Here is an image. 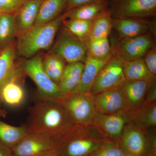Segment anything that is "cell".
<instances>
[{"instance_id": "32", "label": "cell", "mask_w": 156, "mask_h": 156, "mask_svg": "<svg viewBox=\"0 0 156 156\" xmlns=\"http://www.w3.org/2000/svg\"><path fill=\"white\" fill-rule=\"evenodd\" d=\"M28 0H0V13L12 14L17 12Z\"/></svg>"}, {"instance_id": "38", "label": "cell", "mask_w": 156, "mask_h": 156, "mask_svg": "<svg viewBox=\"0 0 156 156\" xmlns=\"http://www.w3.org/2000/svg\"><path fill=\"white\" fill-rule=\"evenodd\" d=\"M98 1H103V2H106V1H107V0H98Z\"/></svg>"}, {"instance_id": "39", "label": "cell", "mask_w": 156, "mask_h": 156, "mask_svg": "<svg viewBox=\"0 0 156 156\" xmlns=\"http://www.w3.org/2000/svg\"><path fill=\"white\" fill-rule=\"evenodd\" d=\"M1 50H0V52H1Z\"/></svg>"}, {"instance_id": "5", "label": "cell", "mask_w": 156, "mask_h": 156, "mask_svg": "<svg viewBox=\"0 0 156 156\" xmlns=\"http://www.w3.org/2000/svg\"><path fill=\"white\" fill-rule=\"evenodd\" d=\"M58 99L76 126L93 125L97 112L91 92L71 93Z\"/></svg>"}, {"instance_id": "29", "label": "cell", "mask_w": 156, "mask_h": 156, "mask_svg": "<svg viewBox=\"0 0 156 156\" xmlns=\"http://www.w3.org/2000/svg\"><path fill=\"white\" fill-rule=\"evenodd\" d=\"M65 62L60 56L53 53H50L43 59V67L45 72L58 85L66 66Z\"/></svg>"}, {"instance_id": "23", "label": "cell", "mask_w": 156, "mask_h": 156, "mask_svg": "<svg viewBox=\"0 0 156 156\" xmlns=\"http://www.w3.org/2000/svg\"><path fill=\"white\" fill-rule=\"evenodd\" d=\"M121 62L126 80H155L148 70L143 58L129 61L121 60Z\"/></svg>"}, {"instance_id": "34", "label": "cell", "mask_w": 156, "mask_h": 156, "mask_svg": "<svg viewBox=\"0 0 156 156\" xmlns=\"http://www.w3.org/2000/svg\"><path fill=\"white\" fill-rule=\"evenodd\" d=\"M98 1V0H68L66 9L67 11L86 4Z\"/></svg>"}, {"instance_id": "25", "label": "cell", "mask_w": 156, "mask_h": 156, "mask_svg": "<svg viewBox=\"0 0 156 156\" xmlns=\"http://www.w3.org/2000/svg\"><path fill=\"white\" fill-rule=\"evenodd\" d=\"M112 18L109 11H105L92 22L90 35L88 40L108 38L113 28Z\"/></svg>"}, {"instance_id": "24", "label": "cell", "mask_w": 156, "mask_h": 156, "mask_svg": "<svg viewBox=\"0 0 156 156\" xmlns=\"http://www.w3.org/2000/svg\"><path fill=\"white\" fill-rule=\"evenodd\" d=\"M28 133L26 126H11L0 120V142L11 149Z\"/></svg>"}, {"instance_id": "18", "label": "cell", "mask_w": 156, "mask_h": 156, "mask_svg": "<svg viewBox=\"0 0 156 156\" xmlns=\"http://www.w3.org/2000/svg\"><path fill=\"white\" fill-rule=\"evenodd\" d=\"M129 122L148 129L156 126V101H144L128 112Z\"/></svg>"}, {"instance_id": "3", "label": "cell", "mask_w": 156, "mask_h": 156, "mask_svg": "<svg viewBox=\"0 0 156 156\" xmlns=\"http://www.w3.org/2000/svg\"><path fill=\"white\" fill-rule=\"evenodd\" d=\"M66 19L65 13L47 24L34 25L20 34L17 44L19 55L30 58L40 51L50 48L53 44L57 31Z\"/></svg>"}, {"instance_id": "11", "label": "cell", "mask_w": 156, "mask_h": 156, "mask_svg": "<svg viewBox=\"0 0 156 156\" xmlns=\"http://www.w3.org/2000/svg\"><path fill=\"white\" fill-rule=\"evenodd\" d=\"M56 149L55 140L37 132H28L11 149L14 156H39Z\"/></svg>"}, {"instance_id": "35", "label": "cell", "mask_w": 156, "mask_h": 156, "mask_svg": "<svg viewBox=\"0 0 156 156\" xmlns=\"http://www.w3.org/2000/svg\"><path fill=\"white\" fill-rule=\"evenodd\" d=\"M144 101L151 102L156 101V87L154 81L151 84L147 93Z\"/></svg>"}, {"instance_id": "22", "label": "cell", "mask_w": 156, "mask_h": 156, "mask_svg": "<svg viewBox=\"0 0 156 156\" xmlns=\"http://www.w3.org/2000/svg\"><path fill=\"white\" fill-rule=\"evenodd\" d=\"M106 2L96 1L78 7L66 13V19L93 20L105 12Z\"/></svg>"}, {"instance_id": "20", "label": "cell", "mask_w": 156, "mask_h": 156, "mask_svg": "<svg viewBox=\"0 0 156 156\" xmlns=\"http://www.w3.org/2000/svg\"><path fill=\"white\" fill-rule=\"evenodd\" d=\"M43 0H28L17 11L15 17L20 34L34 25Z\"/></svg>"}, {"instance_id": "31", "label": "cell", "mask_w": 156, "mask_h": 156, "mask_svg": "<svg viewBox=\"0 0 156 156\" xmlns=\"http://www.w3.org/2000/svg\"><path fill=\"white\" fill-rule=\"evenodd\" d=\"M90 156H128L117 140L108 139Z\"/></svg>"}, {"instance_id": "2", "label": "cell", "mask_w": 156, "mask_h": 156, "mask_svg": "<svg viewBox=\"0 0 156 156\" xmlns=\"http://www.w3.org/2000/svg\"><path fill=\"white\" fill-rule=\"evenodd\" d=\"M94 125L76 126L55 140L62 156H90L106 140Z\"/></svg>"}, {"instance_id": "36", "label": "cell", "mask_w": 156, "mask_h": 156, "mask_svg": "<svg viewBox=\"0 0 156 156\" xmlns=\"http://www.w3.org/2000/svg\"><path fill=\"white\" fill-rule=\"evenodd\" d=\"M0 156H14L11 149L0 142Z\"/></svg>"}, {"instance_id": "9", "label": "cell", "mask_w": 156, "mask_h": 156, "mask_svg": "<svg viewBox=\"0 0 156 156\" xmlns=\"http://www.w3.org/2000/svg\"><path fill=\"white\" fill-rule=\"evenodd\" d=\"M51 53L60 56L68 64L84 62L87 56V49L84 41L65 28Z\"/></svg>"}, {"instance_id": "12", "label": "cell", "mask_w": 156, "mask_h": 156, "mask_svg": "<svg viewBox=\"0 0 156 156\" xmlns=\"http://www.w3.org/2000/svg\"><path fill=\"white\" fill-rule=\"evenodd\" d=\"M23 74L21 69L17 68L11 77L0 84V102L12 108L23 104L26 98L22 82Z\"/></svg>"}, {"instance_id": "27", "label": "cell", "mask_w": 156, "mask_h": 156, "mask_svg": "<svg viewBox=\"0 0 156 156\" xmlns=\"http://www.w3.org/2000/svg\"><path fill=\"white\" fill-rule=\"evenodd\" d=\"M15 52L11 45L3 48L0 52V84L9 79L15 72Z\"/></svg>"}, {"instance_id": "33", "label": "cell", "mask_w": 156, "mask_h": 156, "mask_svg": "<svg viewBox=\"0 0 156 156\" xmlns=\"http://www.w3.org/2000/svg\"><path fill=\"white\" fill-rule=\"evenodd\" d=\"M144 61L151 75L155 79L156 76V48L154 46L143 58Z\"/></svg>"}, {"instance_id": "26", "label": "cell", "mask_w": 156, "mask_h": 156, "mask_svg": "<svg viewBox=\"0 0 156 156\" xmlns=\"http://www.w3.org/2000/svg\"><path fill=\"white\" fill-rule=\"evenodd\" d=\"M17 32L14 14H0V46L5 48L9 46Z\"/></svg>"}, {"instance_id": "10", "label": "cell", "mask_w": 156, "mask_h": 156, "mask_svg": "<svg viewBox=\"0 0 156 156\" xmlns=\"http://www.w3.org/2000/svg\"><path fill=\"white\" fill-rule=\"evenodd\" d=\"M126 80L121 60L112 56L98 73L90 92L95 95L121 87Z\"/></svg>"}, {"instance_id": "21", "label": "cell", "mask_w": 156, "mask_h": 156, "mask_svg": "<svg viewBox=\"0 0 156 156\" xmlns=\"http://www.w3.org/2000/svg\"><path fill=\"white\" fill-rule=\"evenodd\" d=\"M68 0H43L34 25L47 24L60 16L67 7Z\"/></svg>"}, {"instance_id": "40", "label": "cell", "mask_w": 156, "mask_h": 156, "mask_svg": "<svg viewBox=\"0 0 156 156\" xmlns=\"http://www.w3.org/2000/svg\"><path fill=\"white\" fill-rule=\"evenodd\" d=\"M0 14H1V13H0Z\"/></svg>"}, {"instance_id": "7", "label": "cell", "mask_w": 156, "mask_h": 156, "mask_svg": "<svg viewBox=\"0 0 156 156\" xmlns=\"http://www.w3.org/2000/svg\"><path fill=\"white\" fill-rule=\"evenodd\" d=\"M154 39L150 32L126 38H120L115 42L114 48L115 56L122 61H132L143 58L153 47Z\"/></svg>"}, {"instance_id": "16", "label": "cell", "mask_w": 156, "mask_h": 156, "mask_svg": "<svg viewBox=\"0 0 156 156\" xmlns=\"http://www.w3.org/2000/svg\"><path fill=\"white\" fill-rule=\"evenodd\" d=\"M113 28L119 34L120 38L139 36L149 32L151 24L142 19L124 18L112 19Z\"/></svg>"}, {"instance_id": "17", "label": "cell", "mask_w": 156, "mask_h": 156, "mask_svg": "<svg viewBox=\"0 0 156 156\" xmlns=\"http://www.w3.org/2000/svg\"><path fill=\"white\" fill-rule=\"evenodd\" d=\"M109 60H100L87 54L80 83L71 93L90 92L98 73Z\"/></svg>"}, {"instance_id": "14", "label": "cell", "mask_w": 156, "mask_h": 156, "mask_svg": "<svg viewBox=\"0 0 156 156\" xmlns=\"http://www.w3.org/2000/svg\"><path fill=\"white\" fill-rule=\"evenodd\" d=\"M97 113L103 114L127 112L129 110L122 87L114 88L94 95Z\"/></svg>"}, {"instance_id": "13", "label": "cell", "mask_w": 156, "mask_h": 156, "mask_svg": "<svg viewBox=\"0 0 156 156\" xmlns=\"http://www.w3.org/2000/svg\"><path fill=\"white\" fill-rule=\"evenodd\" d=\"M129 122L127 112L109 114L97 113L93 125L107 139L118 141Z\"/></svg>"}, {"instance_id": "37", "label": "cell", "mask_w": 156, "mask_h": 156, "mask_svg": "<svg viewBox=\"0 0 156 156\" xmlns=\"http://www.w3.org/2000/svg\"><path fill=\"white\" fill-rule=\"evenodd\" d=\"M39 156H62L56 149L50 151Z\"/></svg>"}, {"instance_id": "1", "label": "cell", "mask_w": 156, "mask_h": 156, "mask_svg": "<svg viewBox=\"0 0 156 156\" xmlns=\"http://www.w3.org/2000/svg\"><path fill=\"white\" fill-rule=\"evenodd\" d=\"M76 125L58 99L42 98L30 110L28 132H37L54 140L67 134Z\"/></svg>"}, {"instance_id": "28", "label": "cell", "mask_w": 156, "mask_h": 156, "mask_svg": "<svg viewBox=\"0 0 156 156\" xmlns=\"http://www.w3.org/2000/svg\"><path fill=\"white\" fill-rule=\"evenodd\" d=\"M85 42L87 54L89 56L102 60H108L112 57V49L108 38L88 40Z\"/></svg>"}, {"instance_id": "8", "label": "cell", "mask_w": 156, "mask_h": 156, "mask_svg": "<svg viewBox=\"0 0 156 156\" xmlns=\"http://www.w3.org/2000/svg\"><path fill=\"white\" fill-rule=\"evenodd\" d=\"M112 19H144L155 16L156 0H114L109 10Z\"/></svg>"}, {"instance_id": "4", "label": "cell", "mask_w": 156, "mask_h": 156, "mask_svg": "<svg viewBox=\"0 0 156 156\" xmlns=\"http://www.w3.org/2000/svg\"><path fill=\"white\" fill-rule=\"evenodd\" d=\"M128 156H156L155 133L129 122L118 140Z\"/></svg>"}, {"instance_id": "15", "label": "cell", "mask_w": 156, "mask_h": 156, "mask_svg": "<svg viewBox=\"0 0 156 156\" xmlns=\"http://www.w3.org/2000/svg\"><path fill=\"white\" fill-rule=\"evenodd\" d=\"M153 82L144 80H126L122 84L121 87L129 111L144 101L148 90Z\"/></svg>"}, {"instance_id": "6", "label": "cell", "mask_w": 156, "mask_h": 156, "mask_svg": "<svg viewBox=\"0 0 156 156\" xmlns=\"http://www.w3.org/2000/svg\"><path fill=\"white\" fill-rule=\"evenodd\" d=\"M21 70L23 74L28 76L36 85L41 98L57 99L61 97L58 85L44 69L41 56H35L26 60Z\"/></svg>"}, {"instance_id": "19", "label": "cell", "mask_w": 156, "mask_h": 156, "mask_svg": "<svg viewBox=\"0 0 156 156\" xmlns=\"http://www.w3.org/2000/svg\"><path fill=\"white\" fill-rule=\"evenodd\" d=\"M84 62H76L66 66L58 84L61 96L68 95L78 87L84 69Z\"/></svg>"}, {"instance_id": "30", "label": "cell", "mask_w": 156, "mask_h": 156, "mask_svg": "<svg viewBox=\"0 0 156 156\" xmlns=\"http://www.w3.org/2000/svg\"><path fill=\"white\" fill-rule=\"evenodd\" d=\"M93 20L66 19L65 27L70 33L84 42L89 39Z\"/></svg>"}]
</instances>
